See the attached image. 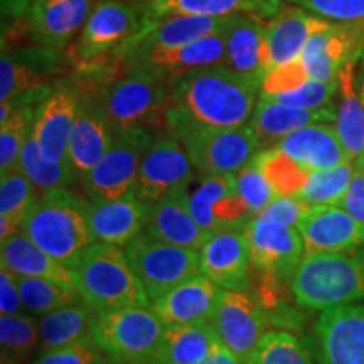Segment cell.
<instances>
[{
    "label": "cell",
    "mask_w": 364,
    "mask_h": 364,
    "mask_svg": "<svg viewBox=\"0 0 364 364\" xmlns=\"http://www.w3.org/2000/svg\"><path fill=\"white\" fill-rule=\"evenodd\" d=\"M353 164H354V167H356V169L364 172V152L358 159H354Z\"/></svg>",
    "instance_id": "6f0895ef"
},
{
    "label": "cell",
    "mask_w": 364,
    "mask_h": 364,
    "mask_svg": "<svg viewBox=\"0 0 364 364\" xmlns=\"http://www.w3.org/2000/svg\"><path fill=\"white\" fill-rule=\"evenodd\" d=\"M331 21L322 19L302 7H284L267 24L272 66L284 65L300 58L309 38Z\"/></svg>",
    "instance_id": "d6a6232c"
},
{
    "label": "cell",
    "mask_w": 364,
    "mask_h": 364,
    "mask_svg": "<svg viewBox=\"0 0 364 364\" xmlns=\"http://www.w3.org/2000/svg\"><path fill=\"white\" fill-rule=\"evenodd\" d=\"M238 16V14H236ZM235 16L226 17H206V16H171L156 22V24L144 27L135 38L122 46L117 53L112 54V59L124 56L129 53H149L156 49L176 48V46L193 43L206 36L220 34L228 31Z\"/></svg>",
    "instance_id": "cb8c5ba5"
},
{
    "label": "cell",
    "mask_w": 364,
    "mask_h": 364,
    "mask_svg": "<svg viewBox=\"0 0 364 364\" xmlns=\"http://www.w3.org/2000/svg\"><path fill=\"white\" fill-rule=\"evenodd\" d=\"M221 294L223 289L198 273L172 287L169 292L152 302V309L167 326L211 322Z\"/></svg>",
    "instance_id": "f1b7e54d"
},
{
    "label": "cell",
    "mask_w": 364,
    "mask_h": 364,
    "mask_svg": "<svg viewBox=\"0 0 364 364\" xmlns=\"http://www.w3.org/2000/svg\"><path fill=\"white\" fill-rule=\"evenodd\" d=\"M316 336L324 364H364V304L322 311Z\"/></svg>",
    "instance_id": "44dd1931"
},
{
    "label": "cell",
    "mask_w": 364,
    "mask_h": 364,
    "mask_svg": "<svg viewBox=\"0 0 364 364\" xmlns=\"http://www.w3.org/2000/svg\"><path fill=\"white\" fill-rule=\"evenodd\" d=\"M166 322L152 306L100 312L93 341L113 364H161Z\"/></svg>",
    "instance_id": "5b68a950"
},
{
    "label": "cell",
    "mask_w": 364,
    "mask_h": 364,
    "mask_svg": "<svg viewBox=\"0 0 364 364\" xmlns=\"http://www.w3.org/2000/svg\"><path fill=\"white\" fill-rule=\"evenodd\" d=\"M142 14L145 27L171 16L226 17L236 14L273 19L284 9V0H132Z\"/></svg>",
    "instance_id": "484cf974"
},
{
    "label": "cell",
    "mask_w": 364,
    "mask_h": 364,
    "mask_svg": "<svg viewBox=\"0 0 364 364\" xmlns=\"http://www.w3.org/2000/svg\"><path fill=\"white\" fill-rule=\"evenodd\" d=\"M253 159L270 182L277 198H297L312 174V171L277 147L260 150Z\"/></svg>",
    "instance_id": "74e56055"
},
{
    "label": "cell",
    "mask_w": 364,
    "mask_h": 364,
    "mask_svg": "<svg viewBox=\"0 0 364 364\" xmlns=\"http://www.w3.org/2000/svg\"><path fill=\"white\" fill-rule=\"evenodd\" d=\"M39 0H0V12H2V31L7 29V24L27 19L31 9Z\"/></svg>",
    "instance_id": "db71d44e"
},
{
    "label": "cell",
    "mask_w": 364,
    "mask_h": 364,
    "mask_svg": "<svg viewBox=\"0 0 364 364\" xmlns=\"http://www.w3.org/2000/svg\"><path fill=\"white\" fill-rule=\"evenodd\" d=\"M150 206L135 193L108 201H90V228L95 243L125 248L142 235L149 221Z\"/></svg>",
    "instance_id": "4316f807"
},
{
    "label": "cell",
    "mask_w": 364,
    "mask_h": 364,
    "mask_svg": "<svg viewBox=\"0 0 364 364\" xmlns=\"http://www.w3.org/2000/svg\"><path fill=\"white\" fill-rule=\"evenodd\" d=\"M124 250L149 295L150 306L172 287L201 273L199 250L164 243L147 233L136 236Z\"/></svg>",
    "instance_id": "ba28073f"
},
{
    "label": "cell",
    "mask_w": 364,
    "mask_h": 364,
    "mask_svg": "<svg viewBox=\"0 0 364 364\" xmlns=\"http://www.w3.org/2000/svg\"><path fill=\"white\" fill-rule=\"evenodd\" d=\"M0 267L9 268L16 275L51 280L66 289L76 290L70 268L39 248L22 231L0 243Z\"/></svg>",
    "instance_id": "1f68e13d"
},
{
    "label": "cell",
    "mask_w": 364,
    "mask_h": 364,
    "mask_svg": "<svg viewBox=\"0 0 364 364\" xmlns=\"http://www.w3.org/2000/svg\"><path fill=\"white\" fill-rule=\"evenodd\" d=\"M194 176L193 162L179 139L166 132L145 150L134 193L140 201L152 206L172 191L188 188Z\"/></svg>",
    "instance_id": "7c38bea8"
},
{
    "label": "cell",
    "mask_w": 364,
    "mask_h": 364,
    "mask_svg": "<svg viewBox=\"0 0 364 364\" xmlns=\"http://www.w3.org/2000/svg\"><path fill=\"white\" fill-rule=\"evenodd\" d=\"M225 66L260 88L265 73L272 68L268 29L262 19L238 14L226 31Z\"/></svg>",
    "instance_id": "603a6c76"
},
{
    "label": "cell",
    "mask_w": 364,
    "mask_h": 364,
    "mask_svg": "<svg viewBox=\"0 0 364 364\" xmlns=\"http://www.w3.org/2000/svg\"><path fill=\"white\" fill-rule=\"evenodd\" d=\"M339 206L346 209L354 220L364 223V172L354 167V176Z\"/></svg>",
    "instance_id": "f5cc1de1"
},
{
    "label": "cell",
    "mask_w": 364,
    "mask_h": 364,
    "mask_svg": "<svg viewBox=\"0 0 364 364\" xmlns=\"http://www.w3.org/2000/svg\"><path fill=\"white\" fill-rule=\"evenodd\" d=\"M19 167L41 194L51 189L70 188L78 177L68 161H48L41 152L38 142L34 140L33 132H31L29 139H27L24 149L21 152Z\"/></svg>",
    "instance_id": "f35d334b"
},
{
    "label": "cell",
    "mask_w": 364,
    "mask_h": 364,
    "mask_svg": "<svg viewBox=\"0 0 364 364\" xmlns=\"http://www.w3.org/2000/svg\"><path fill=\"white\" fill-rule=\"evenodd\" d=\"M81 78L58 80L36 110L33 136L48 161H68V145L81 100Z\"/></svg>",
    "instance_id": "9a60e30c"
},
{
    "label": "cell",
    "mask_w": 364,
    "mask_h": 364,
    "mask_svg": "<svg viewBox=\"0 0 364 364\" xmlns=\"http://www.w3.org/2000/svg\"><path fill=\"white\" fill-rule=\"evenodd\" d=\"M354 176V164L316 171L309 177L307 184L297 198L307 206H339Z\"/></svg>",
    "instance_id": "b9f144b4"
},
{
    "label": "cell",
    "mask_w": 364,
    "mask_h": 364,
    "mask_svg": "<svg viewBox=\"0 0 364 364\" xmlns=\"http://www.w3.org/2000/svg\"><path fill=\"white\" fill-rule=\"evenodd\" d=\"M97 0H39L27 16L34 44L63 49L83 31Z\"/></svg>",
    "instance_id": "d4e9b609"
},
{
    "label": "cell",
    "mask_w": 364,
    "mask_h": 364,
    "mask_svg": "<svg viewBox=\"0 0 364 364\" xmlns=\"http://www.w3.org/2000/svg\"><path fill=\"white\" fill-rule=\"evenodd\" d=\"M358 59V58H356ZM356 59L346 63L339 73V93L336 98V132L351 159L364 152V105L356 90Z\"/></svg>",
    "instance_id": "e575fe53"
},
{
    "label": "cell",
    "mask_w": 364,
    "mask_h": 364,
    "mask_svg": "<svg viewBox=\"0 0 364 364\" xmlns=\"http://www.w3.org/2000/svg\"><path fill=\"white\" fill-rule=\"evenodd\" d=\"M38 107L19 108L0 124V176L19 167L21 152L33 132Z\"/></svg>",
    "instance_id": "7bdbcfd3"
},
{
    "label": "cell",
    "mask_w": 364,
    "mask_h": 364,
    "mask_svg": "<svg viewBox=\"0 0 364 364\" xmlns=\"http://www.w3.org/2000/svg\"><path fill=\"white\" fill-rule=\"evenodd\" d=\"M108 358L93 339L41 353L31 364H105Z\"/></svg>",
    "instance_id": "c3c4849f"
},
{
    "label": "cell",
    "mask_w": 364,
    "mask_h": 364,
    "mask_svg": "<svg viewBox=\"0 0 364 364\" xmlns=\"http://www.w3.org/2000/svg\"><path fill=\"white\" fill-rule=\"evenodd\" d=\"M290 287L295 302L311 311L364 302V247L306 257Z\"/></svg>",
    "instance_id": "277c9868"
},
{
    "label": "cell",
    "mask_w": 364,
    "mask_h": 364,
    "mask_svg": "<svg viewBox=\"0 0 364 364\" xmlns=\"http://www.w3.org/2000/svg\"><path fill=\"white\" fill-rule=\"evenodd\" d=\"M26 311L22 304L19 287H17V275L9 268H0V314L2 316H16Z\"/></svg>",
    "instance_id": "816d5d0a"
},
{
    "label": "cell",
    "mask_w": 364,
    "mask_h": 364,
    "mask_svg": "<svg viewBox=\"0 0 364 364\" xmlns=\"http://www.w3.org/2000/svg\"><path fill=\"white\" fill-rule=\"evenodd\" d=\"M230 29V27H228ZM226 59V31L220 34L206 36L193 43H186L176 48L156 49L149 53H129L117 58L122 71L149 73L161 76L171 83L186 73L199 68L225 65Z\"/></svg>",
    "instance_id": "8fae6325"
},
{
    "label": "cell",
    "mask_w": 364,
    "mask_h": 364,
    "mask_svg": "<svg viewBox=\"0 0 364 364\" xmlns=\"http://www.w3.org/2000/svg\"><path fill=\"white\" fill-rule=\"evenodd\" d=\"M260 88L225 65L199 68L172 81L167 102V130L191 127L236 129L248 125Z\"/></svg>",
    "instance_id": "6da1fadb"
},
{
    "label": "cell",
    "mask_w": 364,
    "mask_h": 364,
    "mask_svg": "<svg viewBox=\"0 0 364 364\" xmlns=\"http://www.w3.org/2000/svg\"><path fill=\"white\" fill-rule=\"evenodd\" d=\"M70 270L80 297L95 312L150 306L142 282L122 247L91 245Z\"/></svg>",
    "instance_id": "3957f363"
},
{
    "label": "cell",
    "mask_w": 364,
    "mask_h": 364,
    "mask_svg": "<svg viewBox=\"0 0 364 364\" xmlns=\"http://www.w3.org/2000/svg\"><path fill=\"white\" fill-rule=\"evenodd\" d=\"M248 364H316L309 349L292 332L268 331Z\"/></svg>",
    "instance_id": "ee69618b"
},
{
    "label": "cell",
    "mask_w": 364,
    "mask_h": 364,
    "mask_svg": "<svg viewBox=\"0 0 364 364\" xmlns=\"http://www.w3.org/2000/svg\"><path fill=\"white\" fill-rule=\"evenodd\" d=\"M169 134L179 139L201 177L236 174L260 150L250 125L236 129L191 127Z\"/></svg>",
    "instance_id": "52a82bcc"
},
{
    "label": "cell",
    "mask_w": 364,
    "mask_h": 364,
    "mask_svg": "<svg viewBox=\"0 0 364 364\" xmlns=\"http://www.w3.org/2000/svg\"><path fill=\"white\" fill-rule=\"evenodd\" d=\"M339 78L334 81L309 80L306 85H302L294 91H289V93L262 98L297 108H322L336 102L339 93Z\"/></svg>",
    "instance_id": "bcb514c9"
},
{
    "label": "cell",
    "mask_w": 364,
    "mask_h": 364,
    "mask_svg": "<svg viewBox=\"0 0 364 364\" xmlns=\"http://www.w3.org/2000/svg\"><path fill=\"white\" fill-rule=\"evenodd\" d=\"M354 78H356V90L359 98L364 105V48L359 53V56L356 59V70H354Z\"/></svg>",
    "instance_id": "9f6ffc18"
},
{
    "label": "cell",
    "mask_w": 364,
    "mask_h": 364,
    "mask_svg": "<svg viewBox=\"0 0 364 364\" xmlns=\"http://www.w3.org/2000/svg\"><path fill=\"white\" fill-rule=\"evenodd\" d=\"M289 2L327 21H364V0H289Z\"/></svg>",
    "instance_id": "681fc988"
},
{
    "label": "cell",
    "mask_w": 364,
    "mask_h": 364,
    "mask_svg": "<svg viewBox=\"0 0 364 364\" xmlns=\"http://www.w3.org/2000/svg\"><path fill=\"white\" fill-rule=\"evenodd\" d=\"M39 346V322L31 316H0V359L2 364H22Z\"/></svg>",
    "instance_id": "ab89813d"
},
{
    "label": "cell",
    "mask_w": 364,
    "mask_h": 364,
    "mask_svg": "<svg viewBox=\"0 0 364 364\" xmlns=\"http://www.w3.org/2000/svg\"><path fill=\"white\" fill-rule=\"evenodd\" d=\"M38 198V189L21 167L0 176V241L19 233Z\"/></svg>",
    "instance_id": "8d00e7d4"
},
{
    "label": "cell",
    "mask_w": 364,
    "mask_h": 364,
    "mask_svg": "<svg viewBox=\"0 0 364 364\" xmlns=\"http://www.w3.org/2000/svg\"><path fill=\"white\" fill-rule=\"evenodd\" d=\"M156 136L144 129L115 134L108 152L81 179L91 201H108L134 193L140 162Z\"/></svg>",
    "instance_id": "9c48e42d"
},
{
    "label": "cell",
    "mask_w": 364,
    "mask_h": 364,
    "mask_svg": "<svg viewBox=\"0 0 364 364\" xmlns=\"http://www.w3.org/2000/svg\"><path fill=\"white\" fill-rule=\"evenodd\" d=\"M297 230L306 257L364 247V223L354 220L341 206H311L300 218Z\"/></svg>",
    "instance_id": "7402d4cb"
},
{
    "label": "cell",
    "mask_w": 364,
    "mask_h": 364,
    "mask_svg": "<svg viewBox=\"0 0 364 364\" xmlns=\"http://www.w3.org/2000/svg\"><path fill=\"white\" fill-rule=\"evenodd\" d=\"M363 48L364 21L329 22L309 38L299 59L311 80L334 81L346 63L356 59Z\"/></svg>",
    "instance_id": "2e32d148"
},
{
    "label": "cell",
    "mask_w": 364,
    "mask_h": 364,
    "mask_svg": "<svg viewBox=\"0 0 364 364\" xmlns=\"http://www.w3.org/2000/svg\"><path fill=\"white\" fill-rule=\"evenodd\" d=\"M171 81L149 73H125L122 78L100 86L113 134L144 129L157 135L167 130V102Z\"/></svg>",
    "instance_id": "8992f818"
},
{
    "label": "cell",
    "mask_w": 364,
    "mask_h": 364,
    "mask_svg": "<svg viewBox=\"0 0 364 364\" xmlns=\"http://www.w3.org/2000/svg\"><path fill=\"white\" fill-rule=\"evenodd\" d=\"M145 27L139 7L132 0H102L95 4L75 46V56L85 65L117 53Z\"/></svg>",
    "instance_id": "30bf717a"
},
{
    "label": "cell",
    "mask_w": 364,
    "mask_h": 364,
    "mask_svg": "<svg viewBox=\"0 0 364 364\" xmlns=\"http://www.w3.org/2000/svg\"><path fill=\"white\" fill-rule=\"evenodd\" d=\"M66 68V58L61 49L46 46L2 51L0 58V103L16 95L36 88L58 83V78Z\"/></svg>",
    "instance_id": "d6986e66"
},
{
    "label": "cell",
    "mask_w": 364,
    "mask_h": 364,
    "mask_svg": "<svg viewBox=\"0 0 364 364\" xmlns=\"http://www.w3.org/2000/svg\"><path fill=\"white\" fill-rule=\"evenodd\" d=\"M309 208L311 206L300 201L299 198H275L263 209L260 215L255 218L267 223H273V225L294 228L297 226L300 218L306 215Z\"/></svg>",
    "instance_id": "f907efd6"
},
{
    "label": "cell",
    "mask_w": 364,
    "mask_h": 364,
    "mask_svg": "<svg viewBox=\"0 0 364 364\" xmlns=\"http://www.w3.org/2000/svg\"><path fill=\"white\" fill-rule=\"evenodd\" d=\"M309 171H327L353 162L334 124H314L287 135L275 145Z\"/></svg>",
    "instance_id": "4dcf8cb0"
},
{
    "label": "cell",
    "mask_w": 364,
    "mask_h": 364,
    "mask_svg": "<svg viewBox=\"0 0 364 364\" xmlns=\"http://www.w3.org/2000/svg\"><path fill=\"white\" fill-rule=\"evenodd\" d=\"M223 346L245 364L250 363L255 349L267 334V311L250 292L223 290L211 322Z\"/></svg>",
    "instance_id": "4fadbf2b"
},
{
    "label": "cell",
    "mask_w": 364,
    "mask_h": 364,
    "mask_svg": "<svg viewBox=\"0 0 364 364\" xmlns=\"http://www.w3.org/2000/svg\"><path fill=\"white\" fill-rule=\"evenodd\" d=\"M90 203L68 188L46 191L38 198L21 231L39 248L71 268L95 245Z\"/></svg>",
    "instance_id": "7a4b0ae2"
},
{
    "label": "cell",
    "mask_w": 364,
    "mask_h": 364,
    "mask_svg": "<svg viewBox=\"0 0 364 364\" xmlns=\"http://www.w3.org/2000/svg\"><path fill=\"white\" fill-rule=\"evenodd\" d=\"M309 78L306 68L302 66L300 59L284 63V65L272 66L265 73L260 86V97H275V95L289 93L306 85Z\"/></svg>",
    "instance_id": "7dc6e473"
},
{
    "label": "cell",
    "mask_w": 364,
    "mask_h": 364,
    "mask_svg": "<svg viewBox=\"0 0 364 364\" xmlns=\"http://www.w3.org/2000/svg\"><path fill=\"white\" fill-rule=\"evenodd\" d=\"M189 206L194 220L208 233L243 230L255 218L238 193L235 174L203 177L189 193Z\"/></svg>",
    "instance_id": "e0dca14e"
},
{
    "label": "cell",
    "mask_w": 364,
    "mask_h": 364,
    "mask_svg": "<svg viewBox=\"0 0 364 364\" xmlns=\"http://www.w3.org/2000/svg\"><path fill=\"white\" fill-rule=\"evenodd\" d=\"M144 233L164 243L193 250L201 248L209 236L191 213L188 188L172 191L150 206Z\"/></svg>",
    "instance_id": "f546056e"
},
{
    "label": "cell",
    "mask_w": 364,
    "mask_h": 364,
    "mask_svg": "<svg viewBox=\"0 0 364 364\" xmlns=\"http://www.w3.org/2000/svg\"><path fill=\"white\" fill-rule=\"evenodd\" d=\"M245 235L248 240L250 260L275 279H292L294 272L306 257L297 226H279L253 218L245 226Z\"/></svg>",
    "instance_id": "ffe728a7"
},
{
    "label": "cell",
    "mask_w": 364,
    "mask_h": 364,
    "mask_svg": "<svg viewBox=\"0 0 364 364\" xmlns=\"http://www.w3.org/2000/svg\"><path fill=\"white\" fill-rule=\"evenodd\" d=\"M336 102L322 108H297L282 105L267 98H258L257 107L250 120L260 150L272 149L304 127L314 124H334L336 122ZM258 150V152H260Z\"/></svg>",
    "instance_id": "83f0119b"
},
{
    "label": "cell",
    "mask_w": 364,
    "mask_h": 364,
    "mask_svg": "<svg viewBox=\"0 0 364 364\" xmlns=\"http://www.w3.org/2000/svg\"><path fill=\"white\" fill-rule=\"evenodd\" d=\"M98 312L85 302L58 309L39 318V354L93 339Z\"/></svg>",
    "instance_id": "836d02e7"
},
{
    "label": "cell",
    "mask_w": 364,
    "mask_h": 364,
    "mask_svg": "<svg viewBox=\"0 0 364 364\" xmlns=\"http://www.w3.org/2000/svg\"><path fill=\"white\" fill-rule=\"evenodd\" d=\"M236 188L243 201L247 203L253 216H258L277 198L275 191L272 189L270 182L263 176V172L258 164L252 159L243 169H240L235 174Z\"/></svg>",
    "instance_id": "f6af8a7d"
},
{
    "label": "cell",
    "mask_w": 364,
    "mask_h": 364,
    "mask_svg": "<svg viewBox=\"0 0 364 364\" xmlns=\"http://www.w3.org/2000/svg\"><path fill=\"white\" fill-rule=\"evenodd\" d=\"M201 364H245V363L240 361L233 353L228 351L225 346H223V343H220L215 348V351L209 354Z\"/></svg>",
    "instance_id": "11a10c76"
},
{
    "label": "cell",
    "mask_w": 364,
    "mask_h": 364,
    "mask_svg": "<svg viewBox=\"0 0 364 364\" xmlns=\"http://www.w3.org/2000/svg\"><path fill=\"white\" fill-rule=\"evenodd\" d=\"M17 287H19L26 311L41 317L58 311V309L83 302V299L80 297L76 290L66 289V287L51 280L17 275Z\"/></svg>",
    "instance_id": "60d3db41"
},
{
    "label": "cell",
    "mask_w": 364,
    "mask_h": 364,
    "mask_svg": "<svg viewBox=\"0 0 364 364\" xmlns=\"http://www.w3.org/2000/svg\"><path fill=\"white\" fill-rule=\"evenodd\" d=\"M250 263L245 228L209 233L199 248V272L223 290L250 292Z\"/></svg>",
    "instance_id": "ac0fdd59"
},
{
    "label": "cell",
    "mask_w": 364,
    "mask_h": 364,
    "mask_svg": "<svg viewBox=\"0 0 364 364\" xmlns=\"http://www.w3.org/2000/svg\"><path fill=\"white\" fill-rule=\"evenodd\" d=\"M221 341L209 322L166 326L161 364H201Z\"/></svg>",
    "instance_id": "d590c367"
},
{
    "label": "cell",
    "mask_w": 364,
    "mask_h": 364,
    "mask_svg": "<svg viewBox=\"0 0 364 364\" xmlns=\"http://www.w3.org/2000/svg\"><path fill=\"white\" fill-rule=\"evenodd\" d=\"M88 78L81 80V100L73 127L68 162L76 176L83 177L102 161L113 142V129L108 122L100 86H90Z\"/></svg>",
    "instance_id": "5bb4252c"
}]
</instances>
